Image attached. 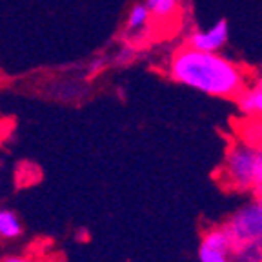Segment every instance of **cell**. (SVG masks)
Here are the masks:
<instances>
[{
  "instance_id": "obj_1",
  "label": "cell",
  "mask_w": 262,
  "mask_h": 262,
  "mask_svg": "<svg viewBox=\"0 0 262 262\" xmlns=\"http://www.w3.org/2000/svg\"><path fill=\"white\" fill-rule=\"evenodd\" d=\"M169 77L209 97H235L244 90V71L224 55L186 48L173 55Z\"/></svg>"
},
{
  "instance_id": "obj_2",
  "label": "cell",
  "mask_w": 262,
  "mask_h": 262,
  "mask_svg": "<svg viewBox=\"0 0 262 262\" xmlns=\"http://www.w3.org/2000/svg\"><path fill=\"white\" fill-rule=\"evenodd\" d=\"M258 153L260 149H255L248 144H238L228 153L226 171H228L231 184L238 188H253L255 177H257Z\"/></svg>"
},
{
  "instance_id": "obj_3",
  "label": "cell",
  "mask_w": 262,
  "mask_h": 262,
  "mask_svg": "<svg viewBox=\"0 0 262 262\" xmlns=\"http://www.w3.org/2000/svg\"><path fill=\"white\" fill-rule=\"evenodd\" d=\"M201 262H231V233L226 229H211L199 246Z\"/></svg>"
},
{
  "instance_id": "obj_4",
  "label": "cell",
  "mask_w": 262,
  "mask_h": 262,
  "mask_svg": "<svg viewBox=\"0 0 262 262\" xmlns=\"http://www.w3.org/2000/svg\"><path fill=\"white\" fill-rule=\"evenodd\" d=\"M229 38V26L226 20H219L211 24L209 28L195 29L189 33L188 37V48L199 49V51H211L219 53Z\"/></svg>"
},
{
  "instance_id": "obj_5",
  "label": "cell",
  "mask_w": 262,
  "mask_h": 262,
  "mask_svg": "<svg viewBox=\"0 0 262 262\" xmlns=\"http://www.w3.org/2000/svg\"><path fill=\"white\" fill-rule=\"evenodd\" d=\"M237 106L248 117H262V78L255 82V86L246 88L237 95Z\"/></svg>"
},
{
  "instance_id": "obj_6",
  "label": "cell",
  "mask_w": 262,
  "mask_h": 262,
  "mask_svg": "<svg viewBox=\"0 0 262 262\" xmlns=\"http://www.w3.org/2000/svg\"><path fill=\"white\" fill-rule=\"evenodd\" d=\"M22 235V224L11 209H0V237L16 238Z\"/></svg>"
},
{
  "instance_id": "obj_7",
  "label": "cell",
  "mask_w": 262,
  "mask_h": 262,
  "mask_svg": "<svg viewBox=\"0 0 262 262\" xmlns=\"http://www.w3.org/2000/svg\"><path fill=\"white\" fill-rule=\"evenodd\" d=\"M149 18H151V11L146 6V2L144 4H135L129 9V13H127L126 28L129 31H139V29L146 28Z\"/></svg>"
},
{
  "instance_id": "obj_8",
  "label": "cell",
  "mask_w": 262,
  "mask_h": 262,
  "mask_svg": "<svg viewBox=\"0 0 262 262\" xmlns=\"http://www.w3.org/2000/svg\"><path fill=\"white\" fill-rule=\"evenodd\" d=\"M144 2L149 8L151 15L159 18H168L179 8V0H144Z\"/></svg>"
},
{
  "instance_id": "obj_9",
  "label": "cell",
  "mask_w": 262,
  "mask_h": 262,
  "mask_svg": "<svg viewBox=\"0 0 262 262\" xmlns=\"http://www.w3.org/2000/svg\"><path fill=\"white\" fill-rule=\"evenodd\" d=\"M131 58H133V49H131V48H122L119 51V55H117V60L124 62V64H126V62H129Z\"/></svg>"
},
{
  "instance_id": "obj_10",
  "label": "cell",
  "mask_w": 262,
  "mask_h": 262,
  "mask_svg": "<svg viewBox=\"0 0 262 262\" xmlns=\"http://www.w3.org/2000/svg\"><path fill=\"white\" fill-rule=\"evenodd\" d=\"M4 262H33V260H26V258H8Z\"/></svg>"
}]
</instances>
